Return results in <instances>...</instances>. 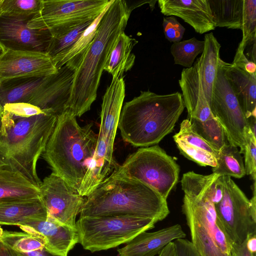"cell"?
<instances>
[{
  "instance_id": "cell-40",
  "label": "cell",
  "mask_w": 256,
  "mask_h": 256,
  "mask_svg": "<svg viewBox=\"0 0 256 256\" xmlns=\"http://www.w3.org/2000/svg\"><path fill=\"white\" fill-rule=\"evenodd\" d=\"M176 256H200L190 240L178 238L174 241Z\"/></svg>"
},
{
  "instance_id": "cell-34",
  "label": "cell",
  "mask_w": 256,
  "mask_h": 256,
  "mask_svg": "<svg viewBox=\"0 0 256 256\" xmlns=\"http://www.w3.org/2000/svg\"><path fill=\"white\" fill-rule=\"evenodd\" d=\"M204 46V40H199L195 38L174 43L170 52L174 64L187 68L192 67L196 56L202 52Z\"/></svg>"
},
{
  "instance_id": "cell-46",
  "label": "cell",
  "mask_w": 256,
  "mask_h": 256,
  "mask_svg": "<svg viewBox=\"0 0 256 256\" xmlns=\"http://www.w3.org/2000/svg\"><path fill=\"white\" fill-rule=\"evenodd\" d=\"M3 108L0 105V130L2 128V116Z\"/></svg>"
},
{
  "instance_id": "cell-47",
  "label": "cell",
  "mask_w": 256,
  "mask_h": 256,
  "mask_svg": "<svg viewBox=\"0 0 256 256\" xmlns=\"http://www.w3.org/2000/svg\"><path fill=\"white\" fill-rule=\"evenodd\" d=\"M4 230H2V228L0 226V240H1L2 239V236H4Z\"/></svg>"
},
{
  "instance_id": "cell-9",
  "label": "cell",
  "mask_w": 256,
  "mask_h": 256,
  "mask_svg": "<svg viewBox=\"0 0 256 256\" xmlns=\"http://www.w3.org/2000/svg\"><path fill=\"white\" fill-rule=\"evenodd\" d=\"M221 200L214 205L217 222L232 243L242 244L256 234V216L251 211L250 200L228 176H222Z\"/></svg>"
},
{
  "instance_id": "cell-50",
  "label": "cell",
  "mask_w": 256,
  "mask_h": 256,
  "mask_svg": "<svg viewBox=\"0 0 256 256\" xmlns=\"http://www.w3.org/2000/svg\"><path fill=\"white\" fill-rule=\"evenodd\" d=\"M18 254H19V256H24L22 255L21 254H19L18 252Z\"/></svg>"
},
{
  "instance_id": "cell-6",
  "label": "cell",
  "mask_w": 256,
  "mask_h": 256,
  "mask_svg": "<svg viewBox=\"0 0 256 256\" xmlns=\"http://www.w3.org/2000/svg\"><path fill=\"white\" fill-rule=\"evenodd\" d=\"M92 126L89 124L80 126L76 117L66 110L58 116L42 154L52 172L78 192L96 146L98 135Z\"/></svg>"
},
{
  "instance_id": "cell-38",
  "label": "cell",
  "mask_w": 256,
  "mask_h": 256,
  "mask_svg": "<svg viewBox=\"0 0 256 256\" xmlns=\"http://www.w3.org/2000/svg\"><path fill=\"white\" fill-rule=\"evenodd\" d=\"M3 110H6L16 116L29 117L42 113V110L38 107L26 102H18L6 104Z\"/></svg>"
},
{
  "instance_id": "cell-7",
  "label": "cell",
  "mask_w": 256,
  "mask_h": 256,
  "mask_svg": "<svg viewBox=\"0 0 256 256\" xmlns=\"http://www.w3.org/2000/svg\"><path fill=\"white\" fill-rule=\"evenodd\" d=\"M158 222L154 218L134 216H83L76 222V230L78 243L94 252L126 244Z\"/></svg>"
},
{
  "instance_id": "cell-14",
  "label": "cell",
  "mask_w": 256,
  "mask_h": 256,
  "mask_svg": "<svg viewBox=\"0 0 256 256\" xmlns=\"http://www.w3.org/2000/svg\"><path fill=\"white\" fill-rule=\"evenodd\" d=\"M32 19L0 16V46L5 50L46 53L51 34L49 30L30 28Z\"/></svg>"
},
{
  "instance_id": "cell-29",
  "label": "cell",
  "mask_w": 256,
  "mask_h": 256,
  "mask_svg": "<svg viewBox=\"0 0 256 256\" xmlns=\"http://www.w3.org/2000/svg\"><path fill=\"white\" fill-rule=\"evenodd\" d=\"M44 77L17 78L1 82L0 105L3 108L8 104L28 103Z\"/></svg>"
},
{
  "instance_id": "cell-28",
  "label": "cell",
  "mask_w": 256,
  "mask_h": 256,
  "mask_svg": "<svg viewBox=\"0 0 256 256\" xmlns=\"http://www.w3.org/2000/svg\"><path fill=\"white\" fill-rule=\"evenodd\" d=\"M137 42L124 32L118 35L104 68L112 74V78L123 77L124 72L130 70L135 61V56L132 52Z\"/></svg>"
},
{
  "instance_id": "cell-19",
  "label": "cell",
  "mask_w": 256,
  "mask_h": 256,
  "mask_svg": "<svg viewBox=\"0 0 256 256\" xmlns=\"http://www.w3.org/2000/svg\"><path fill=\"white\" fill-rule=\"evenodd\" d=\"M123 77L112 78L102 98L98 136L104 140L110 152H114V142L125 97Z\"/></svg>"
},
{
  "instance_id": "cell-17",
  "label": "cell",
  "mask_w": 256,
  "mask_h": 256,
  "mask_svg": "<svg viewBox=\"0 0 256 256\" xmlns=\"http://www.w3.org/2000/svg\"><path fill=\"white\" fill-rule=\"evenodd\" d=\"M18 226L25 232L44 240L46 249L62 256H67L78 243L76 228L48 219L31 220Z\"/></svg>"
},
{
  "instance_id": "cell-49",
  "label": "cell",
  "mask_w": 256,
  "mask_h": 256,
  "mask_svg": "<svg viewBox=\"0 0 256 256\" xmlns=\"http://www.w3.org/2000/svg\"><path fill=\"white\" fill-rule=\"evenodd\" d=\"M6 165V164L3 162L1 158L0 157V168Z\"/></svg>"
},
{
  "instance_id": "cell-2",
  "label": "cell",
  "mask_w": 256,
  "mask_h": 256,
  "mask_svg": "<svg viewBox=\"0 0 256 256\" xmlns=\"http://www.w3.org/2000/svg\"><path fill=\"white\" fill-rule=\"evenodd\" d=\"M126 2L112 0L96 36L74 70L67 108L76 117L88 111L96 100L100 78L112 46L124 32L131 12Z\"/></svg>"
},
{
  "instance_id": "cell-11",
  "label": "cell",
  "mask_w": 256,
  "mask_h": 256,
  "mask_svg": "<svg viewBox=\"0 0 256 256\" xmlns=\"http://www.w3.org/2000/svg\"><path fill=\"white\" fill-rule=\"evenodd\" d=\"M111 0H42V7L28 24L32 30H46L94 20Z\"/></svg>"
},
{
  "instance_id": "cell-12",
  "label": "cell",
  "mask_w": 256,
  "mask_h": 256,
  "mask_svg": "<svg viewBox=\"0 0 256 256\" xmlns=\"http://www.w3.org/2000/svg\"><path fill=\"white\" fill-rule=\"evenodd\" d=\"M48 220L76 228V218L85 199L62 178L52 172L39 188Z\"/></svg>"
},
{
  "instance_id": "cell-25",
  "label": "cell",
  "mask_w": 256,
  "mask_h": 256,
  "mask_svg": "<svg viewBox=\"0 0 256 256\" xmlns=\"http://www.w3.org/2000/svg\"><path fill=\"white\" fill-rule=\"evenodd\" d=\"M39 188L6 165L0 168V202L40 198Z\"/></svg>"
},
{
  "instance_id": "cell-48",
  "label": "cell",
  "mask_w": 256,
  "mask_h": 256,
  "mask_svg": "<svg viewBox=\"0 0 256 256\" xmlns=\"http://www.w3.org/2000/svg\"><path fill=\"white\" fill-rule=\"evenodd\" d=\"M5 50L0 46V58L2 55Z\"/></svg>"
},
{
  "instance_id": "cell-33",
  "label": "cell",
  "mask_w": 256,
  "mask_h": 256,
  "mask_svg": "<svg viewBox=\"0 0 256 256\" xmlns=\"http://www.w3.org/2000/svg\"><path fill=\"white\" fill-rule=\"evenodd\" d=\"M42 0H0V16L32 19L40 10Z\"/></svg>"
},
{
  "instance_id": "cell-21",
  "label": "cell",
  "mask_w": 256,
  "mask_h": 256,
  "mask_svg": "<svg viewBox=\"0 0 256 256\" xmlns=\"http://www.w3.org/2000/svg\"><path fill=\"white\" fill-rule=\"evenodd\" d=\"M178 82L189 118L205 122L212 116L202 85L197 60L192 67L183 69Z\"/></svg>"
},
{
  "instance_id": "cell-39",
  "label": "cell",
  "mask_w": 256,
  "mask_h": 256,
  "mask_svg": "<svg viewBox=\"0 0 256 256\" xmlns=\"http://www.w3.org/2000/svg\"><path fill=\"white\" fill-rule=\"evenodd\" d=\"M232 64L250 74H256V63L248 60L244 56V51L238 48Z\"/></svg>"
},
{
  "instance_id": "cell-5",
  "label": "cell",
  "mask_w": 256,
  "mask_h": 256,
  "mask_svg": "<svg viewBox=\"0 0 256 256\" xmlns=\"http://www.w3.org/2000/svg\"><path fill=\"white\" fill-rule=\"evenodd\" d=\"M184 108L179 92L142 91L122 107L118 128L123 140L134 147L156 145L172 131Z\"/></svg>"
},
{
  "instance_id": "cell-37",
  "label": "cell",
  "mask_w": 256,
  "mask_h": 256,
  "mask_svg": "<svg viewBox=\"0 0 256 256\" xmlns=\"http://www.w3.org/2000/svg\"><path fill=\"white\" fill-rule=\"evenodd\" d=\"M162 26L165 37L168 41L174 43L182 39L185 28L174 16L164 18Z\"/></svg>"
},
{
  "instance_id": "cell-41",
  "label": "cell",
  "mask_w": 256,
  "mask_h": 256,
  "mask_svg": "<svg viewBox=\"0 0 256 256\" xmlns=\"http://www.w3.org/2000/svg\"><path fill=\"white\" fill-rule=\"evenodd\" d=\"M246 242V240L240 244L232 243L230 253V255L232 256H256V254L250 253L248 250Z\"/></svg>"
},
{
  "instance_id": "cell-4",
  "label": "cell",
  "mask_w": 256,
  "mask_h": 256,
  "mask_svg": "<svg viewBox=\"0 0 256 256\" xmlns=\"http://www.w3.org/2000/svg\"><path fill=\"white\" fill-rule=\"evenodd\" d=\"M57 118L58 116L50 111L22 117L3 110L0 157L8 166L20 172L38 188L42 182L37 174V162Z\"/></svg>"
},
{
  "instance_id": "cell-26",
  "label": "cell",
  "mask_w": 256,
  "mask_h": 256,
  "mask_svg": "<svg viewBox=\"0 0 256 256\" xmlns=\"http://www.w3.org/2000/svg\"><path fill=\"white\" fill-rule=\"evenodd\" d=\"M204 46L201 56L196 59L202 86L206 99L210 103L214 83L220 58V44L212 32L205 34Z\"/></svg>"
},
{
  "instance_id": "cell-36",
  "label": "cell",
  "mask_w": 256,
  "mask_h": 256,
  "mask_svg": "<svg viewBox=\"0 0 256 256\" xmlns=\"http://www.w3.org/2000/svg\"><path fill=\"white\" fill-rule=\"evenodd\" d=\"M246 144L244 154L246 174L250 175L254 181L256 178V137L250 126L245 130Z\"/></svg>"
},
{
  "instance_id": "cell-43",
  "label": "cell",
  "mask_w": 256,
  "mask_h": 256,
  "mask_svg": "<svg viewBox=\"0 0 256 256\" xmlns=\"http://www.w3.org/2000/svg\"><path fill=\"white\" fill-rule=\"evenodd\" d=\"M0 256H20L18 252L4 242L0 240Z\"/></svg>"
},
{
  "instance_id": "cell-42",
  "label": "cell",
  "mask_w": 256,
  "mask_h": 256,
  "mask_svg": "<svg viewBox=\"0 0 256 256\" xmlns=\"http://www.w3.org/2000/svg\"><path fill=\"white\" fill-rule=\"evenodd\" d=\"M19 254H21L24 256H62L60 254H56L54 253L48 249H46L45 247L39 249L34 251L26 252V253H21L18 252Z\"/></svg>"
},
{
  "instance_id": "cell-35",
  "label": "cell",
  "mask_w": 256,
  "mask_h": 256,
  "mask_svg": "<svg viewBox=\"0 0 256 256\" xmlns=\"http://www.w3.org/2000/svg\"><path fill=\"white\" fill-rule=\"evenodd\" d=\"M1 240L21 253L32 252L45 247L44 240L26 232L4 231Z\"/></svg>"
},
{
  "instance_id": "cell-27",
  "label": "cell",
  "mask_w": 256,
  "mask_h": 256,
  "mask_svg": "<svg viewBox=\"0 0 256 256\" xmlns=\"http://www.w3.org/2000/svg\"><path fill=\"white\" fill-rule=\"evenodd\" d=\"M94 20L48 30L51 38L46 54L51 58L56 67Z\"/></svg>"
},
{
  "instance_id": "cell-31",
  "label": "cell",
  "mask_w": 256,
  "mask_h": 256,
  "mask_svg": "<svg viewBox=\"0 0 256 256\" xmlns=\"http://www.w3.org/2000/svg\"><path fill=\"white\" fill-rule=\"evenodd\" d=\"M112 1V0H111L110 3L101 14L83 32L72 48L56 65V68L58 69L66 64L74 70H76L94 40L100 21Z\"/></svg>"
},
{
  "instance_id": "cell-3",
  "label": "cell",
  "mask_w": 256,
  "mask_h": 256,
  "mask_svg": "<svg viewBox=\"0 0 256 256\" xmlns=\"http://www.w3.org/2000/svg\"><path fill=\"white\" fill-rule=\"evenodd\" d=\"M80 217L134 216L161 221L170 214L166 200L147 184L115 171L86 197Z\"/></svg>"
},
{
  "instance_id": "cell-24",
  "label": "cell",
  "mask_w": 256,
  "mask_h": 256,
  "mask_svg": "<svg viewBox=\"0 0 256 256\" xmlns=\"http://www.w3.org/2000/svg\"><path fill=\"white\" fill-rule=\"evenodd\" d=\"M46 218V210L41 197L0 202V224L18 226L31 220Z\"/></svg>"
},
{
  "instance_id": "cell-51",
  "label": "cell",
  "mask_w": 256,
  "mask_h": 256,
  "mask_svg": "<svg viewBox=\"0 0 256 256\" xmlns=\"http://www.w3.org/2000/svg\"><path fill=\"white\" fill-rule=\"evenodd\" d=\"M229 256H231V255H230V254L229 255Z\"/></svg>"
},
{
  "instance_id": "cell-10",
  "label": "cell",
  "mask_w": 256,
  "mask_h": 256,
  "mask_svg": "<svg viewBox=\"0 0 256 256\" xmlns=\"http://www.w3.org/2000/svg\"><path fill=\"white\" fill-rule=\"evenodd\" d=\"M210 108L213 116L222 127L228 143L240 148V153L244 154L245 130L249 126L248 120L225 76L220 58Z\"/></svg>"
},
{
  "instance_id": "cell-15",
  "label": "cell",
  "mask_w": 256,
  "mask_h": 256,
  "mask_svg": "<svg viewBox=\"0 0 256 256\" xmlns=\"http://www.w3.org/2000/svg\"><path fill=\"white\" fill-rule=\"evenodd\" d=\"M58 70L46 53L6 50L0 58V82L17 78L46 76Z\"/></svg>"
},
{
  "instance_id": "cell-20",
  "label": "cell",
  "mask_w": 256,
  "mask_h": 256,
  "mask_svg": "<svg viewBox=\"0 0 256 256\" xmlns=\"http://www.w3.org/2000/svg\"><path fill=\"white\" fill-rule=\"evenodd\" d=\"M186 234L181 226L176 224L154 232H143L118 249L120 256H154L170 242L184 238Z\"/></svg>"
},
{
  "instance_id": "cell-18",
  "label": "cell",
  "mask_w": 256,
  "mask_h": 256,
  "mask_svg": "<svg viewBox=\"0 0 256 256\" xmlns=\"http://www.w3.org/2000/svg\"><path fill=\"white\" fill-rule=\"evenodd\" d=\"M160 12L176 16L199 34L214 30L216 26L208 0H158Z\"/></svg>"
},
{
  "instance_id": "cell-13",
  "label": "cell",
  "mask_w": 256,
  "mask_h": 256,
  "mask_svg": "<svg viewBox=\"0 0 256 256\" xmlns=\"http://www.w3.org/2000/svg\"><path fill=\"white\" fill-rule=\"evenodd\" d=\"M215 26L240 29V42L256 37V0H208Z\"/></svg>"
},
{
  "instance_id": "cell-32",
  "label": "cell",
  "mask_w": 256,
  "mask_h": 256,
  "mask_svg": "<svg viewBox=\"0 0 256 256\" xmlns=\"http://www.w3.org/2000/svg\"><path fill=\"white\" fill-rule=\"evenodd\" d=\"M192 130L218 152L226 144L222 127L212 116L205 122L189 118Z\"/></svg>"
},
{
  "instance_id": "cell-22",
  "label": "cell",
  "mask_w": 256,
  "mask_h": 256,
  "mask_svg": "<svg viewBox=\"0 0 256 256\" xmlns=\"http://www.w3.org/2000/svg\"><path fill=\"white\" fill-rule=\"evenodd\" d=\"M173 138L180 154L188 159L202 166L214 163L218 152L192 130L188 118L182 120Z\"/></svg>"
},
{
  "instance_id": "cell-1",
  "label": "cell",
  "mask_w": 256,
  "mask_h": 256,
  "mask_svg": "<svg viewBox=\"0 0 256 256\" xmlns=\"http://www.w3.org/2000/svg\"><path fill=\"white\" fill-rule=\"evenodd\" d=\"M180 182L182 212L195 248L200 256H229L232 243L218 225L214 203L222 198V176L191 171L183 174Z\"/></svg>"
},
{
  "instance_id": "cell-44",
  "label": "cell",
  "mask_w": 256,
  "mask_h": 256,
  "mask_svg": "<svg viewBox=\"0 0 256 256\" xmlns=\"http://www.w3.org/2000/svg\"><path fill=\"white\" fill-rule=\"evenodd\" d=\"M158 256H176L174 242H172L167 244L158 254Z\"/></svg>"
},
{
  "instance_id": "cell-45",
  "label": "cell",
  "mask_w": 256,
  "mask_h": 256,
  "mask_svg": "<svg viewBox=\"0 0 256 256\" xmlns=\"http://www.w3.org/2000/svg\"><path fill=\"white\" fill-rule=\"evenodd\" d=\"M246 246L250 252L253 254L256 252V234L249 236L246 242Z\"/></svg>"
},
{
  "instance_id": "cell-23",
  "label": "cell",
  "mask_w": 256,
  "mask_h": 256,
  "mask_svg": "<svg viewBox=\"0 0 256 256\" xmlns=\"http://www.w3.org/2000/svg\"><path fill=\"white\" fill-rule=\"evenodd\" d=\"M225 76L247 119L256 118V74L222 60Z\"/></svg>"
},
{
  "instance_id": "cell-16",
  "label": "cell",
  "mask_w": 256,
  "mask_h": 256,
  "mask_svg": "<svg viewBox=\"0 0 256 256\" xmlns=\"http://www.w3.org/2000/svg\"><path fill=\"white\" fill-rule=\"evenodd\" d=\"M74 70L64 64L54 74L44 76L28 104L58 116L67 108Z\"/></svg>"
},
{
  "instance_id": "cell-8",
  "label": "cell",
  "mask_w": 256,
  "mask_h": 256,
  "mask_svg": "<svg viewBox=\"0 0 256 256\" xmlns=\"http://www.w3.org/2000/svg\"><path fill=\"white\" fill-rule=\"evenodd\" d=\"M115 172L150 186L166 200L178 182L180 166L158 144L142 148L130 155Z\"/></svg>"
},
{
  "instance_id": "cell-30",
  "label": "cell",
  "mask_w": 256,
  "mask_h": 256,
  "mask_svg": "<svg viewBox=\"0 0 256 256\" xmlns=\"http://www.w3.org/2000/svg\"><path fill=\"white\" fill-rule=\"evenodd\" d=\"M216 160L217 166L212 168V173L238 178L245 176L243 158L238 147L226 143L218 152Z\"/></svg>"
}]
</instances>
